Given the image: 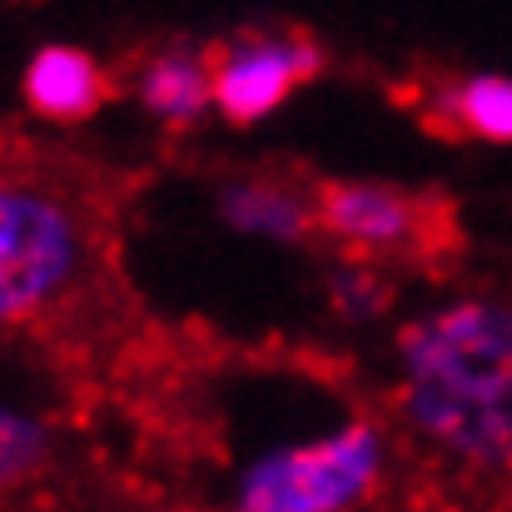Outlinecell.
Here are the masks:
<instances>
[{
    "mask_svg": "<svg viewBox=\"0 0 512 512\" xmlns=\"http://www.w3.org/2000/svg\"><path fill=\"white\" fill-rule=\"evenodd\" d=\"M403 433L473 478L512 473V294L458 289L408 314L388 343Z\"/></svg>",
    "mask_w": 512,
    "mask_h": 512,
    "instance_id": "cell-1",
    "label": "cell"
},
{
    "mask_svg": "<svg viewBox=\"0 0 512 512\" xmlns=\"http://www.w3.org/2000/svg\"><path fill=\"white\" fill-rule=\"evenodd\" d=\"M214 219L249 244L309 249L319 239L314 189L289 174H229L214 184Z\"/></svg>",
    "mask_w": 512,
    "mask_h": 512,
    "instance_id": "cell-6",
    "label": "cell"
},
{
    "mask_svg": "<svg viewBox=\"0 0 512 512\" xmlns=\"http://www.w3.org/2000/svg\"><path fill=\"white\" fill-rule=\"evenodd\" d=\"M100 199L70 170L0 150V334L70 319L105 279Z\"/></svg>",
    "mask_w": 512,
    "mask_h": 512,
    "instance_id": "cell-2",
    "label": "cell"
},
{
    "mask_svg": "<svg viewBox=\"0 0 512 512\" xmlns=\"http://www.w3.org/2000/svg\"><path fill=\"white\" fill-rule=\"evenodd\" d=\"M135 105L160 130H194L214 115V80H209V50L194 40H170L150 50L130 75Z\"/></svg>",
    "mask_w": 512,
    "mask_h": 512,
    "instance_id": "cell-8",
    "label": "cell"
},
{
    "mask_svg": "<svg viewBox=\"0 0 512 512\" xmlns=\"http://www.w3.org/2000/svg\"><path fill=\"white\" fill-rule=\"evenodd\" d=\"M324 304L343 329H373L393 314V279L378 259L343 254L324 269Z\"/></svg>",
    "mask_w": 512,
    "mask_h": 512,
    "instance_id": "cell-11",
    "label": "cell"
},
{
    "mask_svg": "<svg viewBox=\"0 0 512 512\" xmlns=\"http://www.w3.org/2000/svg\"><path fill=\"white\" fill-rule=\"evenodd\" d=\"M20 100L45 125H85L110 100V70L75 40H45L20 70Z\"/></svg>",
    "mask_w": 512,
    "mask_h": 512,
    "instance_id": "cell-7",
    "label": "cell"
},
{
    "mask_svg": "<svg viewBox=\"0 0 512 512\" xmlns=\"http://www.w3.org/2000/svg\"><path fill=\"white\" fill-rule=\"evenodd\" d=\"M55 458V423L50 413L0 383V498L30 488Z\"/></svg>",
    "mask_w": 512,
    "mask_h": 512,
    "instance_id": "cell-10",
    "label": "cell"
},
{
    "mask_svg": "<svg viewBox=\"0 0 512 512\" xmlns=\"http://www.w3.org/2000/svg\"><path fill=\"white\" fill-rule=\"evenodd\" d=\"M428 110L458 140L498 145V150L512 145V75L503 70H468L443 80L428 95Z\"/></svg>",
    "mask_w": 512,
    "mask_h": 512,
    "instance_id": "cell-9",
    "label": "cell"
},
{
    "mask_svg": "<svg viewBox=\"0 0 512 512\" xmlns=\"http://www.w3.org/2000/svg\"><path fill=\"white\" fill-rule=\"evenodd\" d=\"M319 234L339 244L343 254H363L378 264L413 259L438 234V209L388 179H329L314 184Z\"/></svg>",
    "mask_w": 512,
    "mask_h": 512,
    "instance_id": "cell-5",
    "label": "cell"
},
{
    "mask_svg": "<svg viewBox=\"0 0 512 512\" xmlns=\"http://www.w3.org/2000/svg\"><path fill=\"white\" fill-rule=\"evenodd\" d=\"M324 45L304 30H244L209 45V80H214V115L229 125H264L274 120L299 90L324 75Z\"/></svg>",
    "mask_w": 512,
    "mask_h": 512,
    "instance_id": "cell-4",
    "label": "cell"
},
{
    "mask_svg": "<svg viewBox=\"0 0 512 512\" xmlns=\"http://www.w3.org/2000/svg\"><path fill=\"white\" fill-rule=\"evenodd\" d=\"M393 473V438L378 418L339 408L314 428L259 438L224 478V512H363Z\"/></svg>",
    "mask_w": 512,
    "mask_h": 512,
    "instance_id": "cell-3",
    "label": "cell"
}]
</instances>
